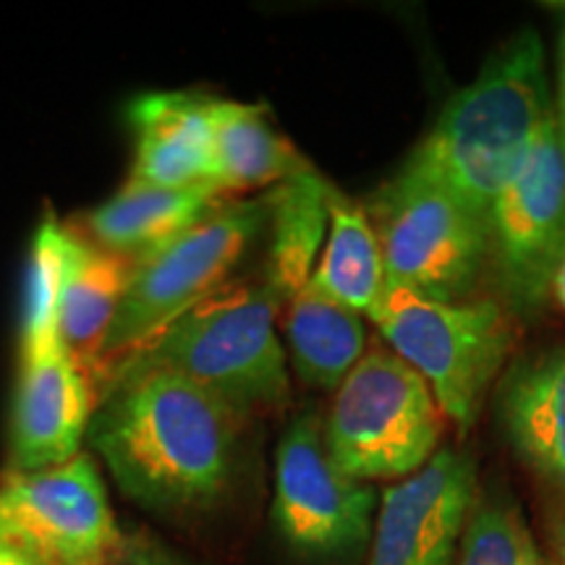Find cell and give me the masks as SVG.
<instances>
[{"mask_svg":"<svg viewBox=\"0 0 565 565\" xmlns=\"http://www.w3.org/2000/svg\"><path fill=\"white\" fill-rule=\"evenodd\" d=\"M557 66H561V92H557V108H561L565 116V24L561 32V55H557Z\"/></svg>","mask_w":565,"mask_h":565,"instance_id":"cell-26","label":"cell"},{"mask_svg":"<svg viewBox=\"0 0 565 565\" xmlns=\"http://www.w3.org/2000/svg\"><path fill=\"white\" fill-rule=\"evenodd\" d=\"M385 265V286L427 299L466 301L487 278V221L404 166L366 204Z\"/></svg>","mask_w":565,"mask_h":565,"instance_id":"cell-7","label":"cell"},{"mask_svg":"<svg viewBox=\"0 0 565 565\" xmlns=\"http://www.w3.org/2000/svg\"><path fill=\"white\" fill-rule=\"evenodd\" d=\"M244 414L171 370L124 372L105 383L89 424L126 498L162 515L202 513L231 492Z\"/></svg>","mask_w":565,"mask_h":565,"instance_id":"cell-1","label":"cell"},{"mask_svg":"<svg viewBox=\"0 0 565 565\" xmlns=\"http://www.w3.org/2000/svg\"><path fill=\"white\" fill-rule=\"evenodd\" d=\"M309 166L294 141L275 129L263 105L215 100L210 183L223 196L275 189Z\"/></svg>","mask_w":565,"mask_h":565,"instance_id":"cell-17","label":"cell"},{"mask_svg":"<svg viewBox=\"0 0 565 565\" xmlns=\"http://www.w3.org/2000/svg\"><path fill=\"white\" fill-rule=\"evenodd\" d=\"M494 406L515 458L565 498V343L508 366Z\"/></svg>","mask_w":565,"mask_h":565,"instance_id":"cell-13","label":"cell"},{"mask_svg":"<svg viewBox=\"0 0 565 565\" xmlns=\"http://www.w3.org/2000/svg\"><path fill=\"white\" fill-rule=\"evenodd\" d=\"M223 202L225 196L210 183L152 186L126 181L121 192L89 212L84 221V238L105 252L139 263L200 223Z\"/></svg>","mask_w":565,"mask_h":565,"instance_id":"cell-15","label":"cell"},{"mask_svg":"<svg viewBox=\"0 0 565 565\" xmlns=\"http://www.w3.org/2000/svg\"><path fill=\"white\" fill-rule=\"evenodd\" d=\"M113 565H204L162 542L152 529L131 526L121 534Z\"/></svg>","mask_w":565,"mask_h":565,"instance_id":"cell-23","label":"cell"},{"mask_svg":"<svg viewBox=\"0 0 565 565\" xmlns=\"http://www.w3.org/2000/svg\"><path fill=\"white\" fill-rule=\"evenodd\" d=\"M0 565H42L32 553L24 547L13 545L9 540H0Z\"/></svg>","mask_w":565,"mask_h":565,"instance_id":"cell-24","label":"cell"},{"mask_svg":"<svg viewBox=\"0 0 565 565\" xmlns=\"http://www.w3.org/2000/svg\"><path fill=\"white\" fill-rule=\"evenodd\" d=\"M215 97L196 92H147L129 105L134 134L131 183L200 186L212 175ZM212 186V183H210Z\"/></svg>","mask_w":565,"mask_h":565,"instance_id":"cell-14","label":"cell"},{"mask_svg":"<svg viewBox=\"0 0 565 565\" xmlns=\"http://www.w3.org/2000/svg\"><path fill=\"white\" fill-rule=\"evenodd\" d=\"M19 380L9 424L11 471H42L82 454L97 393L63 345L19 353Z\"/></svg>","mask_w":565,"mask_h":565,"instance_id":"cell-12","label":"cell"},{"mask_svg":"<svg viewBox=\"0 0 565 565\" xmlns=\"http://www.w3.org/2000/svg\"><path fill=\"white\" fill-rule=\"evenodd\" d=\"M374 508V487L349 477L328 456L322 416H296L275 456L270 513L280 540L309 561H345L372 540Z\"/></svg>","mask_w":565,"mask_h":565,"instance_id":"cell-9","label":"cell"},{"mask_svg":"<svg viewBox=\"0 0 565 565\" xmlns=\"http://www.w3.org/2000/svg\"><path fill=\"white\" fill-rule=\"evenodd\" d=\"M267 231V200H225L162 249L134 263L97 380L231 280Z\"/></svg>","mask_w":565,"mask_h":565,"instance_id":"cell-6","label":"cell"},{"mask_svg":"<svg viewBox=\"0 0 565 565\" xmlns=\"http://www.w3.org/2000/svg\"><path fill=\"white\" fill-rule=\"evenodd\" d=\"M71 231V228H68ZM134 273L131 259L100 249L71 231L68 267L61 294L58 335L63 351L89 383H97L103 351Z\"/></svg>","mask_w":565,"mask_h":565,"instance_id":"cell-16","label":"cell"},{"mask_svg":"<svg viewBox=\"0 0 565 565\" xmlns=\"http://www.w3.org/2000/svg\"><path fill=\"white\" fill-rule=\"evenodd\" d=\"M487 278L511 317H534L565 259V116L555 105L540 139L487 212Z\"/></svg>","mask_w":565,"mask_h":565,"instance_id":"cell-8","label":"cell"},{"mask_svg":"<svg viewBox=\"0 0 565 565\" xmlns=\"http://www.w3.org/2000/svg\"><path fill=\"white\" fill-rule=\"evenodd\" d=\"M328 212V236L309 282L356 315L370 317L385 291V265L377 233L364 204L349 200L335 186L330 192Z\"/></svg>","mask_w":565,"mask_h":565,"instance_id":"cell-20","label":"cell"},{"mask_svg":"<svg viewBox=\"0 0 565 565\" xmlns=\"http://www.w3.org/2000/svg\"><path fill=\"white\" fill-rule=\"evenodd\" d=\"M477 492L475 458L440 448L383 492L366 565H456Z\"/></svg>","mask_w":565,"mask_h":565,"instance_id":"cell-11","label":"cell"},{"mask_svg":"<svg viewBox=\"0 0 565 565\" xmlns=\"http://www.w3.org/2000/svg\"><path fill=\"white\" fill-rule=\"evenodd\" d=\"M456 565H550L505 492H477Z\"/></svg>","mask_w":565,"mask_h":565,"instance_id":"cell-22","label":"cell"},{"mask_svg":"<svg viewBox=\"0 0 565 565\" xmlns=\"http://www.w3.org/2000/svg\"><path fill=\"white\" fill-rule=\"evenodd\" d=\"M555 550H557V561L565 565V521H561L555 529Z\"/></svg>","mask_w":565,"mask_h":565,"instance_id":"cell-27","label":"cell"},{"mask_svg":"<svg viewBox=\"0 0 565 565\" xmlns=\"http://www.w3.org/2000/svg\"><path fill=\"white\" fill-rule=\"evenodd\" d=\"M280 307L265 280H228L121 359L105 383L124 372L171 370L246 419L280 412L291 401L286 345L275 333Z\"/></svg>","mask_w":565,"mask_h":565,"instance_id":"cell-3","label":"cell"},{"mask_svg":"<svg viewBox=\"0 0 565 565\" xmlns=\"http://www.w3.org/2000/svg\"><path fill=\"white\" fill-rule=\"evenodd\" d=\"M330 192L333 183L309 166L265 194L270 231L265 282L278 294L282 307L312 280L328 236Z\"/></svg>","mask_w":565,"mask_h":565,"instance_id":"cell-19","label":"cell"},{"mask_svg":"<svg viewBox=\"0 0 565 565\" xmlns=\"http://www.w3.org/2000/svg\"><path fill=\"white\" fill-rule=\"evenodd\" d=\"M550 299H555L557 307H561L563 312H565V259H563L561 267H557V273H555L553 294H550Z\"/></svg>","mask_w":565,"mask_h":565,"instance_id":"cell-25","label":"cell"},{"mask_svg":"<svg viewBox=\"0 0 565 565\" xmlns=\"http://www.w3.org/2000/svg\"><path fill=\"white\" fill-rule=\"evenodd\" d=\"M71 231L55 217H45L32 238L21 299L19 353H34L61 345L58 315L68 267Z\"/></svg>","mask_w":565,"mask_h":565,"instance_id":"cell-21","label":"cell"},{"mask_svg":"<svg viewBox=\"0 0 565 565\" xmlns=\"http://www.w3.org/2000/svg\"><path fill=\"white\" fill-rule=\"evenodd\" d=\"M282 320L286 356L296 377L317 391H338L366 353V317L307 282Z\"/></svg>","mask_w":565,"mask_h":565,"instance_id":"cell-18","label":"cell"},{"mask_svg":"<svg viewBox=\"0 0 565 565\" xmlns=\"http://www.w3.org/2000/svg\"><path fill=\"white\" fill-rule=\"evenodd\" d=\"M555 105L540 34L515 32L443 105L404 166L440 183L487 221L494 196L532 152Z\"/></svg>","mask_w":565,"mask_h":565,"instance_id":"cell-2","label":"cell"},{"mask_svg":"<svg viewBox=\"0 0 565 565\" xmlns=\"http://www.w3.org/2000/svg\"><path fill=\"white\" fill-rule=\"evenodd\" d=\"M108 492L87 454L0 482V540L42 565H113L121 545Z\"/></svg>","mask_w":565,"mask_h":565,"instance_id":"cell-10","label":"cell"},{"mask_svg":"<svg viewBox=\"0 0 565 565\" xmlns=\"http://www.w3.org/2000/svg\"><path fill=\"white\" fill-rule=\"evenodd\" d=\"M366 320L395 356L419 372L440 412L469 433L513 349L511 315L498 299L440 301L385 286Z\"/></svg>","mask_w":565,"mask_h":565,"instance_id":"cell-4","label":"cell"},{"mask_svg":"<svg viewBox=\"0 0 565 565\" xmlns=\"http://www.w3.org/2000/svg\"><path fill=\"white\" fill-rule=\"evenodd\" d=\"M445 414L429 385L387 345L366 349L322 416L338 469L359 479H406L437 454Z\"/></svg>","mask_w":565,"mask_h":565,"instance_id":"cell-5","label":"cell"}]
</instances>
